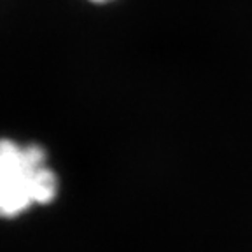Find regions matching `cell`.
<instances>
[{
    "label": "cell",
    "instance_id": "1",
    "mask_svg": "<svg viewBox=\"0 0 252 252\" xmlns=\"http://www.w3.org/2000/svg\"><path fill=\"white\" fill-rule=\"evenodd\" d=\"M58 196V177L39 146L0 138V219H16Z\"/></svg>",
    "mask_w": 252,
    "mask_h": 252
},
{
    "label": "cell",
    "instance_id": "2",
    "mask_svg": "<svg viewBox=\"0 0 252 252\" xmlns=\"http://www.w3.org/2000/svg\"><path fill=\"white\" fill-rule=\"evenodd\" d=\"M91 2H96V4H103V2H110V0H91Z\"/></svg>",
    "mask_w": 252,
    "mask_h": 252
}]
</instances>
